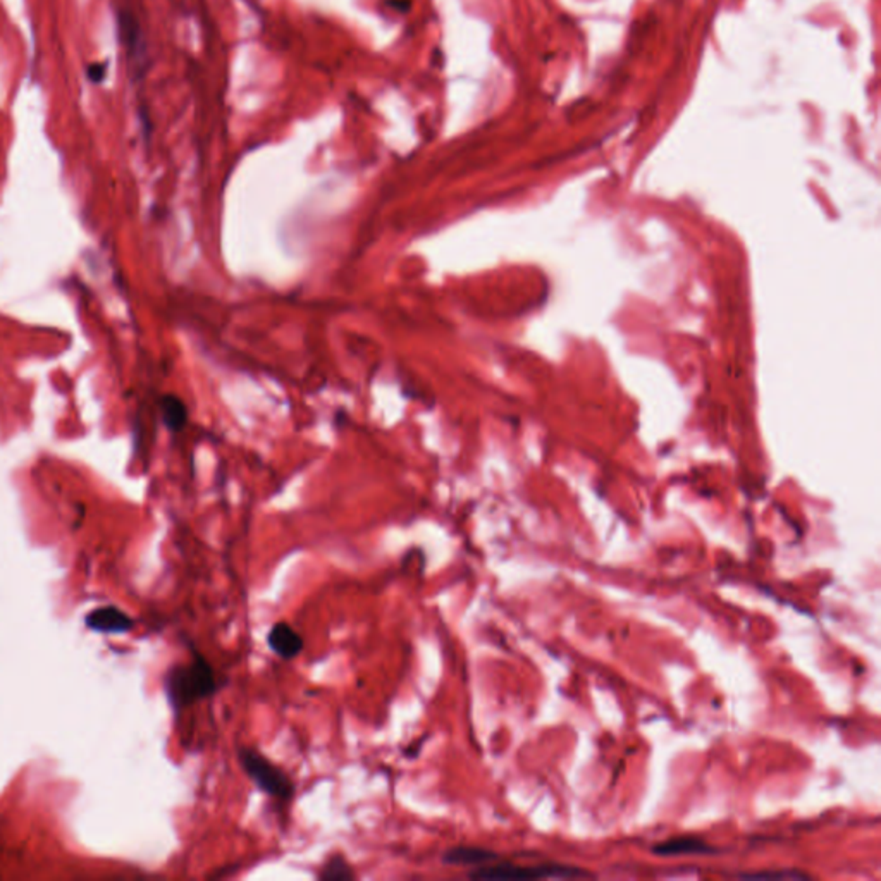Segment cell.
I'll return each mask as SVG.
<instances>
[{"label": "cell", "mask_w": 881, "mask_h": 881, "mask_svg": "<svg viewBox=\"0 0 881 881\" xmlns=\"http://www.w3.org/2000/svg\"><path fill=\"white\" fill-rule=\"evenodd\" d=\"M218 690L214 668L201 654L188 664L176 666L167 677V694L176 707L193 705Z\"/></svg>", "instance_id": "obj_1"}, {"label": "cell", "mask_w": 881, "mask_h": 881, "mask_svg": "<svg viewBox=\"0 0 881 881\" xmlns=\"http://www.w3.org/2000/svg\"><path fill=\"white\" fill-rule=\"evenodd\" d=\"M240 763L243 770L250 776V780L261 789L262 792L287 800L291 799L295 793V783L287 776L285 771L278 768L274 763H270L264 754H261L257 749L252 748H242L240 749Z\"/></svg>", "instance_id": "obj_2"}, {"label": "cell", "mask_w": 881, "mask_h": 881, "mask_svg": "<svg viewBox=\"0 0 881 881\" xmlns=\"http://www.w3.org/2000/svg\"><path fill=\"white\" fill-rule=\"evenodd\" d=\"M570 877H587L580 869L569 866L544 864L535 868H522L513 864L483 866L470 873L472 880H529V878H570Z\"/></svg>", "instance_id": "obj_3"}, {"label": "cell", "mask_w": 881, "mask_h": 881, "mask_svg": "<svg viewBox=\"0 0 881 881\" xmlns=\"http://www.w3.org/2000/svg\"><path fill=\"white\" fill-rule=\"evenodd\" d=\"M269 647L283 660H293L304 651V639L302 636L289 625L287 621H278L274 627L269 630L267 636Z\"/></svg>", "instance_id": "obj_4"}, {"label": "cell", "mask_w": 881, "mask_h": 881, "mask_svg": "<svg viewBox=\"0 0 881 881\" xmlns=\"http://www.w3.org/2000/svg\"><path fill=\"white\" fill-rule=\"evenodd\" d=\"M498 860V854L483 847H453L444 852L442 862L449 866H484L491 860Z\"/></svg>", "instance_id": "obj_5"}, {"label": "cell", "mask_w": 881, "mask_h": 881, "mask_svg": "<svg viewBox=\"0 0 881 881\" xmlns=\"http://www.w3.org/2000/svg\"><path fill=\"white\" fill-rule=\"evenodd\" d=\"M89 625L100 632H126L132 629V620L119 610H97L89 617Z\"/></svg>", "instance_id": "obj_6"}, {"label": "cell", "mask_w": 881, "mask_h": 881, "mask_svg": "<svg viewBox=\"0 0 881 881\" xmlns=\"http://www.w3.org/2000/svg\"><path fill=\"white\" fill-rule=\"evenodd\" d=\"M707 851H711V849L706 847L705 843L692 840V838H679V840H671V842H666V843H661L658 847H654V852L660 856L696 854V852H707Z\"/></svg>", "instance_id": "obj_7"}, {"label": "cell", "mask_w": 881, "mask_h": 881, "mask_svg": "<svg viewBox=\"0 0 881 881\" xmlns=\"http://www.w3.org/2000/svg\"><path fill=\"white\" fill-rule=\"evenodd\" d=\"M319 878L321 880L332 881L353 880L355 878V871H353L352 866L346 862V860L338 854V856H332L324 864Z\"/></svg>", "instance_id": "obj_8"}, {"label": "cell", "mask_w": 881, "mask_h": 881, "mask_svg": "<svg viewBox=\"0 0 881 881\" xmlns=\"http://www.w3.org/2000/svg\"><path fill=\"white\" fill-rule=\"evenodd\" d=\"M162 412H164V420L166 423L171 427V429H181L186 422V408L184 405L175 397L166 398L164 399V406H162Z\"/></svg>", "instance_id": "obj_9"}, {"label": "cell", "mask_w": 881, "mask_h": 881, "mask_svg": "<svg viewBox=\"0 0 881 881\" xmlns=\"http://www.w3.org/2000/svg\"><path fill=\"white\" fill-rule=\"evenodd\" d=\"M791 877L792 878H804L800 873L799 875L797 873H766V875L761 873V875H746L744 878H759L761 880V878H791Z\"/></svg>", "instance_id": "obj_10"}]
</instances>
